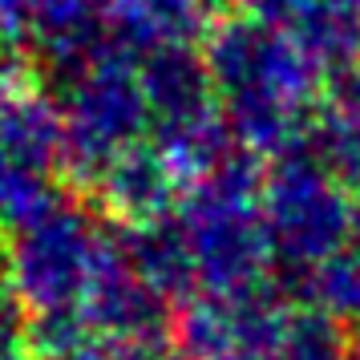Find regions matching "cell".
Segmentation results:
<instances>
[{"instance_id": "1", "label": "cell", "mask_w": 360, "mask_h": 360, "mask_svg": "<svg viewBox=\"0 0 360 360\" xmlns=\"http://www.w3.org/2000/svg\"><path fill=\"white\" fill-rule=\"evenodd\" d=\"M13 292L45 360H162L158 288L114 231L53 198L17 223Z\"/></svg>"}, {"instance_id": "2", "label": "cell", "mask_w": 360, "mask_h": 360, "mask_svg": "<svg viewBox=\"0 0 360 360\" xmlns=\"http://www.w3.org/2000/svg\"><path fill=\"white\" fill-rule=\"evenodd\" d=\"M61 154L65 134L57 110L0 82V223L17 227L49 207Z\"/></svg>"}, {"instance_id": "3", "label": "cell", "mask_w": 360, "mask_h": 360, "mask_svg": "<svg viewBox=\"0 0 360 360\" xmlns=\"http://www.w3.org/2000/svg\"><path fill=\"white\" fill-rule=\"evenodd\" d=\"M279 69H288L283 53L259 33L247 29H227L219 49H214V85L227 101L235 117L251 122V130L276 126L283 110L295 101L292 73L279 77Z\"/></svg>"}, {"instance_id": "4", "label": "cell", "mask_w": 360, "mask_h": 360, "mask_svg": "<svg viewBox=\"0 0 360 360\" xmlns=\"http://www.w3.org/2000/svg\"><path fill=\"white\" fill-rule=\"evenodd\" d=\"M110 29L138 49H182L219 13V0H105Z\"/></svg>"}, {"instance_id": "5", "label": "cell", "mask_w": 360, "mask_h": 360, "mask_svg": "<svg viewBox=\"0 0 360 360\" xmlns=\"http://www.w3.org/2000/svg\"><path fill=\"white\" fill-rule=\"evenodd\" d=\"M37 0H0V29H29Z\"/></svg>"}, {"instance_id": "6", "label": "cell", "mask_w": 360, "mask_h": 360, "mask_svg": "<svg viewBox=\"0 0 360 360\" xmlns=\"http://www.w3.org/2000/svg\"><path fill=\"white\" fill-rule=\"evenodd\" d=\"M0 360H25V352H20V344H17V332L0 336Z\"/></svg>"}, {"instance_id": "7", "label": "cell", "mask_w": 360, "mask_h": 360, "mask_svg": "<svg viewBox=\"0 0 360 360\" xmlns=\"http://www.w3.org/2000/svg\"><path fill=\"white\" fill-rule=\"evenodd\" d=\"M13 332V311L4 304V276H0V336H8Z\"/></svg>"}]
</instances>
